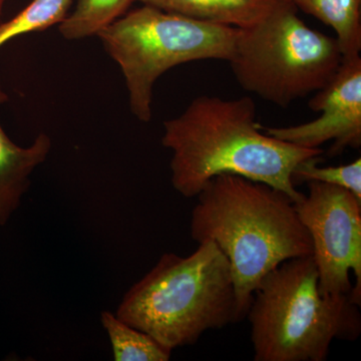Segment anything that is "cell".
<instances>
[{
  "mask_svg": "<svg viewBox=\"0 0 361 361\" xmlns=\"http://www.w3.org/2000/svg\"><path fill=\"white\" fill-rule=\"evenodd\" d=\"M7 0H0V16H1L2 11H4V6Z\"/></svg>",
  "mask_w": 361,
  "mask_h": 361,
  "instance_id": "obj_16",
  "label": "cell"
},
{
  "mask_svg": "<svg viewBox=\"0 0 361 361\" xmlns=\"http://www.w3.org/2000/svg\"><path fill=\"white\" fill-rule=\"evenodd\" d=\"M298 11L315 18L336 32L343 59L361 51V0H288Z\"/></svg>",
  "mask_w": 361,
  "mask_h": 361,
  "instance_id": "obj_11",
  "label": "cell"
},
{
  "mask_svg": "<svg viewBox=\"0 0 361 361\" xmlns=\"http://www.w3.org/2000/svg\"><path fill=\"white\" fill-rule=\"evenodd\" d=\"M101 322L110 338L116 361H168L172 351L146 332L123 322L110 311H103Z\"/></svg>",
  "mask_w": 361,
  "mask_h": 361,
  "instance_id": "obj_12",
  "label": "cell"
},
{
  "mask_svg": "<svg viewBox=\"0 0 361 361\" xmlns=\"http://www.w3.org/2000/svg\"><path fill=\"white\" fill-rule=\"evenodd\" d=\"M322 156L308 159L297 165L292 173L294 185L300 183L319 182L348 190L361 201V160L338 167H319Z\"/></svg>",
  "mask_w": 361,
  "mask_h": 361,
  "instance_id": "obj_15",
  "label": "cell"
},
{
  "mask_svg": "<svg viewBox=\"0 0 361 361\" xmlns=\"http://www.w3.org/2000/svg\"><path fill=\"white\" fill-rule=\"evenodd\" d=\"M73 0H32L20 13L0 25V47L25 33L42 32L66 18Z\"/></svg>",
  "mask_w": 361,
  "mask_h": 361,
  "instance_id": "obj_14",
  "label": "cell"
},
{
  "mask_svg": "<svg viewBox=\"0 0 361 361\" xmlns=\"http://www.w3.org/2000/svg\"><path fill=\"white\" fill-rule=\"evenodd\" d=\"M342 61L336 37L310 27L288 0H271L256 23L239 28L229 63L242 89L287 108L323 89Z\"/></svg>",
  "mask_w": 361,
  "mask_h": 361,
  "instance_id": "obj_5",
  "label": "cell"
},
{
  "mask_svg": "<svg viewBox=\"0 0 361 361\" xmlns=\"http://www.w3.org/2000/svg\"><path fill=\"white\" fill-rule=\"evenodd\" d=\"M8 96L0 82V106ZM51 149V139L40 133L27 148L14 144L0 125V226L6 225L30 186V176Z\"/></svg>",
  "mask_w": 361,
  "mask_h": 361,
  "instance_id": "obj_9",
  "label": "cell"
},
{
  "mask_svg": "<svg viewBox=\"0 0 361 361\" xmlns=\"http://www.w3.org/2000/svg\"><path fill=\"white\" fill-rule=\"evenodd\" d=\"M192 211L191 236L212 240L231 268L238 322L261 280L289 259L313 254L294 202L280 190L238 175L209 180Z\"/></svg>",
  "mask_w": 361,
  "mask_h": 361,
  "instance_id": "obj_2",
  "label": "cell"
},
{
  "mask_svg": "<svg viewBox=\"0 0 361 361\" xmlns=\"http://www.w3.org/2000/svg\"><path fill=\"white\" fill-rule=\"evenodd\" d=\"M137 0H78L75 11L59 23V32L73 40L97 35L127 13Z\"/></svg>",
  "mask_w": 361,
  "mask_h": 361,
  "instance_id": "obj_13",
  "label": "cell"
},
{
  "mask_svg": "<svg viewBox=\"0 0 361 361\" xmlns=\"http://www.w3.org/2000/svg\"><path fill=\"white\" fill-rule=\"evenodd\" d=\"M116 315L173 351L238 322L231 268L212 240L188 257L165 253L123 297Z\"/></svg>",
  "mask_w": 361,
  "mask_h": 361,
  "instance_id": "obj_3",
  "label": "cell"
},
{
  "mask_svg": "<svg viewBox=\"0 0 361 361\" xmlns=\"http://www.w3.org/2000/svg\"><path fill=\"white\" fill-rule=\"evenodd\" d=\"M238 30L144 4L123 14L97 37L122 71L133 115L140 122L149 123L158 78L171 68L191 61H229Z\"/></svg>",
  "mask_w": 361,
  "mask_h": 361,
  "instance_id": "obj_6",
  "label": "cell"
},
{
  "mask_svg": "<svg viewBox=\"0 0 361 361\" xmlns=\"http://www.w3.org/2000/svg\"><path fill=\"white\" fill-rule=\"evenodd\" d=\"M308 106L322 115L311 122L284 128H263L266 134L303 148L317 149L334 142L336 157L361 145V58L343 59L334 78L315 92Z\"/></svg>",
  "mask_w": 361,
  "mask_h": 361,
  "instance_id": "obj_8",
  "label": "cell"
},
{
  "mask_svg": "<svg viewBox=\"0 0 361 361\" xmlns=\"http://www.w3.org/2000/svg\"><path fill=\"white\" fill-rule=\"evenodd\" d=\"M360 306L322 295L312 255L289 259L259 283L246 317L255 361H324L332 342L355 341Z\"/></svg>",
  "mask_w": 361,
  "mask_h": 361,
  "instance_id": "obj_4",
  "label": "cell"
},
{
  "mask_svg": "<svg viewBox=\"0 0 361 361\" xmlns=\"http://www.w3.org/2000/svg\"><path fill=\"white\" fill-rule=\"evenodd\" d=\"M192 20L245 28L263 16L271 0H137Z\"/></svg>",
  "mask_w": 361,
  "mask_h": 361,
  "instance_id": "obj_10",
  "label": "cell"
},
{
  "mask_svg": "<svg viewBox=\"0 0 361 361\" xmlns=\"http://www.w3.org/2000/svg\"><path fill=\"white\" fill-rule=\"evenodd\" d=\"M250 97L225 99L195 97L177 118L164 122L161 145L172 151L171 182L185 198L198 196L218 175L231 174L264 183L288 195L297 191L292 173L301 161L322 156V148L308 149L266 134L256 121Z\"/></svg>",
  "mask_w": 361,
  "mask_h": 361,
  "instance_id": "obj_1",
  "label": "cell"
},
{
  "mask_svg": "<svg viewBox=\"0 0 361 361\" xmlns=\"http://www.w3.org/2000/svg\"><path fill=\"white\" fill-rule=\"evenodd\" d=\"M294 203L310 233L322 295L350 293L361 304V201L344 188L308 182Z\"/></svg>",
  "mask_w": 361,
  "mask_h": 361,
  "instance_id": "obj_7",
  "label": "cell"
}]
</instances>
